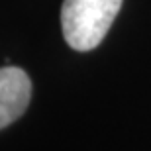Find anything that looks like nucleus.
I'll return each instance as SVG.
<instances>
[{
    "instance_id": "nucleus-1",
    "label": "nucleus",
    "mask_w": 151,
    "mask_h": 151,
    "mask_svg": "<svg viewBox=\"0 0 151 151\" xmlns=\"http://www.w3.org/2000/svg\"><path fill=\"white\" fill-rule=\"evenodd\" d=\"M122 0H65L61 6L63 35L75 51H92L112 28Z\"/></svg>"
},
{
    "instance_id": "nucleus-2",
    "label": "nucleus",
    "mask_w": 151,
    "mask_h": 151,
    "mask_svg": "<svg viewBox=\"0 0 151 151\" xmlns=\"http://www.w3.org/2000/svg\"><path fill=\"white\" fill-rule=\"evenodd\" d=\"M32 98V81L20 67L0 69V129L16 122Z\"/></svg>"
}]
</instances>
